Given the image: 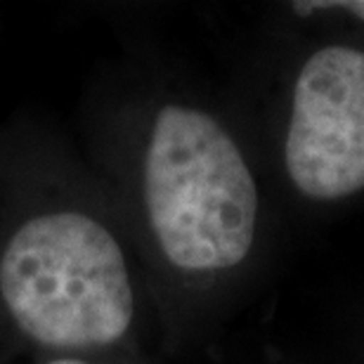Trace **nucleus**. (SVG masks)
<instances>
[{
    "label": "nucleus",
    "instance_id": "nucleus-3",
    "mask_svg": "<svg viewBox=\"0 0 364 364\" xmlns=\"http://www.w3.org/2000/svg\"><path fill=\"white\" fill-rule=\"evenodd\" d=\"M284 173L303 199L364 192V48L322 43L298 64L282 140Z\"/></svg>",
    "mask_w": 364,
    "mask_h": 364
},
{
    "label": "nucleus",
    "instance_id": "nucleus-1",
    "mask_svg": "<svg viewBox=\"0 0 364 364\" xmlns=\"http://www.w3.org/2000/svg\"><path fill=\"white\" fill-rule=\"evenodd\" d=\"M135 201L168 272L208 284L239 272L260 235V187L242 142L210 109L166 102L149 116Z\"/></svg>",
    "mask_w": 364,
    "mask_h": 364
},
{
    "label": "nucleus",
    "instance_id": "nucleus-4",
    "mask_svg": "<svg viewBox=\"0 0 364 364\" xmlns=\"http://www.w3.org/2000/svg\"><path fill=\"white\" fill-rule=\"evenodd\" d=\"M289 10L298 17H329V19H346L355 26H364V0H343V3H291Z\"/></svg>",
    "mask_w": 364,
    "mask_h": 364
},
{
    "label": "nucleus",
    "instance_id": "nucleus-5",
    "mask_svg": "<svg viewBox=\"0 0 364 364\" xmlns=\"http://www.w3.org/2000/svg\"><path fill=\"white\" fill-rule=\"evenodd\" d=\"M46 364H97V362L92 358H83V355H55Z\"/></svg>",
    "mask_w": 364,
    "mask_h": 364
},
{
    "label": "nucleus",
    "instance_id": "nucleus-2",
    "mask_svg": "<svg viewBox=\"0 0 364 364\" xmlns=\"http://www.w3.org/2000/svg\"><path fill=\"white\" fill-rule=\"evenodd\" d=\"M0 308L21 336L57 355L121 346L140 298L119 232L81 206L31 210L0 244Z\"/></svg>",
    "mask_w": 364,
    "mask_h": 364
}]
</instances>
